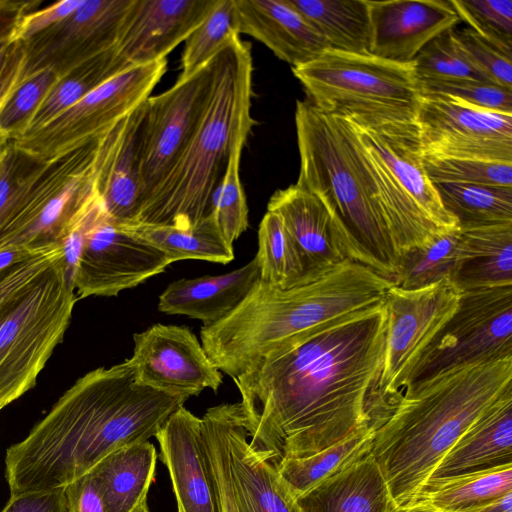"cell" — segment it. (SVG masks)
<instances>
[{"label":"cell","instance_id":"cell-35","mask_svg":"<svg viewBox=\"0 0 512 512\" xmlns=\"http://www.w3.org/2000/svg\"><path fill=\"white\" fill-rule=\"evenodd\" d=\"M259 279L283 289L304 284V264L300 252L282 219L267 211L258 229Z\"/></svg>","mask_w":512,"mask_h":512},{"label":"cell","instance_id":"cell-13","mask_svg":"<svg viewBox=\"0 0 512 512\" xmlns=\"http://www.w3.org/2000/svg\"><path fill=\"white\" fill-rule=\"evenodd\" d=\"M416 123L421 155L512 163V114L421 93Z\"/></svg>","mask_w":512,"mask_h":512},{"label":"cell","instance_id":"cell-55","mask_svg":"<svg viewBox=\"0 0 512 512\" xmlns=\"http://www.w3.org/2000/svg\"><path fill=\"white\" fill-rule=\"evenodd\" d=\"M395 512H444L433 505L421 501L415 500L410 503L398 506Z\"/></svg>","mask_w":512,"mask_h":512},{"label":"cell","instance_id":"cell-18","mask_svg":"<svg viewBox=\"0 0 512 512\" xmlns=\"http://www.w3.org/2000/svg\"><path fill=\"white\" fill-rule=\"evenodd\" d=\"M213 409L227 451L238 512H302L276 465L249 444L240 403Z\"/></svg>","mask_w":512,"mask_h":512},{"label":"cell","instance_id":"cell-53","mask_svg":"<svg viewBox=\"0 0 512 512\" xmlns=\"http://www.w3.org/2000/svg\"><path fill=\"white\" fill-rule=\"evenodd\" d=\"M46 245V244H45ZM29 247L22 245L7 246L0 249V273L12 266L32 257L42 247Z\"/></svg>","mask_w":512,"mask_h":512},{"label":"cell","instance_id":"cell-19","mask_svg":"<svg viewBox=\"0 0 512 512\" xmlns=\"http://www.w3.org/2000/svg\"><path fill=\"white\" fill-rule=\"evenodd\" d=\"M369 54L408 63L443 32L461 21L451 0H368Z\"/></svg>","mask_w":512,"mask_h":512},{"label":"cell","instance_id":"cell-14","mask_svg":"<svg viewBox=\"0 0 512 512\" xmlns=\"http://www.w3.org/2000/svg\"><path fill=\"white\" fill-rule=\"evenodd\" d=\"M170 264L165 253L115 223L105 209L86 235L72 283L77 300L116 296Z\"/></svg>","mask_w":512,"mask_h":512},{"label":"cell","instance_id":"cell-24","mask_svg":"<svg viewBox=\"0 0 512 512\" xmlns=\"http://www.w3.org/2000/svg\"><path fill=\"white\" fill-rule=\"evenodd\" d=\"M238 33L263 43L292 67L328 49L323 36L287 0H235Z\"/></svg>","mask_w":512,"mask_h":512},{"label":"cell","instance_id":"cell-2","mask_svg":"<svg viewBox=\"0 0 512 512\" xmlns=\"http://www.w3.org/2000/svg\"><path fill=\"white\" fill-rule=\"evenodd\" d=\"M187 400L137 384L128 359L86 373L7 449L10 494L65 487L113 451L155 437Z\"/></svg>","mask_w":512,"mask_h":512},{"label":"cell","instance_id":"cell-46","mask_svg":"<svg viewBox=\"0 0 512 512\" xmlns=\"http://www.w3.org/2000/svg\"><path fill=\"white\" fill-rule=\"evenodd\" d=\"M201 419L204 446L221 512H238L233 496L227 451L213 407L209 408Z\"/></svg>","mask_w":512,"mask_h":512},{"label":"cell","instance_id":"cell-38","mask_svg":"<svg viewBox=\"0 0 512 512\" xmlns=\"http://www.w3.org/2000/svg\"><path fill=\"white\" fill-rule=\"evenodd\" d=\"M235 35H239L235 0H217L185 40L178 79L188 78L204 67Z\"/></svg>","mask_w":512,"mask_h":512},{"label":"cell","instance_id":"cell-42","mask_svg":"<svg viewBox=\"0 0 512 512\" xmlns=\"http://www.w3.org/2000/svg\"><path fill=\"white\" fill-rule=\"evenodd\" d=\"M419 81L474 79L487 82L460 51L453 28L429 42L414 59Z\"/></svg>","mask_w":512,"mask_h":512},{"label":"cell","instance_id":"cell-5","mask_svg":"<svg viewBox=\"0 0 512 512\" xmlns=\"http://www.w3.org/2000/svg\"><path fill=\"white\" fill-rule=\"evenodd\" d=\"M252 71L251 46L235 35L217 54L213 91L198 128L135 223L189 228L209 216L230 155L255 123Z\"/></svg>","mask_w":512,"mask_h":512},{"label":"cell","instance_id":"cell-4","mask_svg":"<svg viewBox=\"0 0 512 512\" xmlns=\"http://www.w3.org/2000/svg\"><path fill=\"white\" fill-rule=\"evenodd\" d=\"M392 281L346 259L318 278L290 288L261 281L227 316L202 326L213 364L233 379L287 341L385 300Z\"/></svg>","mask_w":512,"mask_h":512},{"label":"cell","instance_id":"cell-11","mask_svg":"<svg viewBox=\"0 0 512 512\" xmlns=\"http://www.w3.org/2000/svg\"><path fill=\"white\" fill-rule=\"evenodd\" d=\"M461 294L449 279L419 289L392 285L387 290L386 347L377 395L388 410L407 387L427 347L455 313Z\"/></svg>","mask_w":512,"mask_h":512},{"label":"cell","instance_id":"cell-52","mask_svg":"<svg viewBox=\"0 0 512 512\" xmlns=\"http://www.w3.org/2000/svg\"><path fill=\"white\" fill-rule=\"evenodd\" d=\"M31 6L32 2L0 1V44L9 39L16 23Z\"/></svg>","mask_w":512,"mask_h":512},{"label":"cell","instance_id":"cell-3","mask_svg":"<svg viewBox=\"0 0 512 512\" xmlns=\"http://www.w3.org/2000/svg\"><path fill=\"white\" fill-rule=\"evenodd\" d=\"M512 388V358L459 366L406 388L371 454L398 506L412 502L470 425Z\"/></svg>","mask_w":512,"mask_h":512},{"label":"cell","instance_id":"cell-7","mask_svg":"<svg viewBox=\"0 0 512 512\" xmlns=\"http://www.w3.org/2000/svg\"><path fill=\"white\" fill-rule=\"evenodd\" d=\"M309 102L320 112L390 135L417 136L421 96L414 61L327 49L292 67Z\"/></svg>","mask_w":512,"mask_h":512},{"label":"cell","instance_id":"cell-15","mask_svg":"<svg viewBox=\"0 0 512 512\" xmlns=\"http://www.w3.org/2000/svg\"><path fill=\"white\" fill-rule=\"evenodd\" d=\"M133 340L128 360L139 385L189 399L206 388L217 392L223 382L222 372L186 326L155 324Z\"/></svg>","mask_w":512,"mask_h":512},{"label":"cell","instance_id":"cell-1","mask_svg":"<svg viewBox=\"0 0 512 512\" xmlns=\"http://www.w3.org/2000/svg\"><path fill=\"white\" fill-rule=\"evenodd\" d=\"M386 336L383 302L287 341L234 378L251 447L277 466L378 429L390 413L377 395Z\"/></svg>","mask_w":512,"mask_h":512},{"label":"cell","instance_id":"cell-10","mask_svg":"<svg viewBox=\"0 0 512 512\" xmlns=\"http://www.w3.org/2000/svg\"><path fill=\"white\" fill-rule=\"evenodd\" d=\"M166 69L162 59L111 77L32 135L14 140V147L48 160L99 139L150 97Z\"/></svg>","mask_w":512,"mask_h":512},{"label":"cell","instance_id":"cell-32","mask_svg":"<svg viewBox=\"0 0 512 512\" xmlns=\"http://www.w3.org/2000/svg\"><path fill=\"white\" fill-rule=\"evenodd\" d=\"M120 226L161 250L171 263L194 259L227 264L234 259L233 246L222 239L210 216L189 228L142 223Z\"/></svg>","mask_w":512,"mask_h":512},{"label":"cell","instance_id":"cell-26","mask_svg":"<svg viewBox=\"0 0 512 512\" xmlns=\"http://www.w3.org/2000/svg\"><path fill=\"white\" fill-rule=\"evenodd\" d=\"M259 280L254 257L246 265L221 275L181 278L170 283L159 296V311L198 319L203 326L227 316Z\"/></svg>","mask_w":512,"mask_h":512},{"label":"cell","instance_id":"cell-17","mask_svg":"<svg viewBox=\"0 0 512 512\" xmlns=\"http://www.w3.org/2000/svg\"><path fill=\"white\" fill-rule=\"evenodd\" d=\"M267 211L282 219L296 244L304 264V284L346 259L369 266L336 215L318 196L296 183L276 190Z\"/></svg>","mask_w":512,"mask_h":512},{"label":"cell","instance_id":"cell-25","mask_svg":"<svg viewBox=\"0 0 512 512\" xmlns=\"http://www.w3.org/2000/svg\"><path fill=\"white\" fill-rule=\"evenodd\" d=\"M351 124L364 151L384 168L439 230L447 232L460 227L443 206L424 170L419 137L384 134Z\"/></svg>","mask_w":512,"mask_h":512},{"label":"cell","instance_id":"cell-34","mask_svg":"<svg viewBox=\"0 0 512 512\" xmlns=\"http://www.w3.org/2000/svg\"><path fill=\"white\" fill-rule=\"evenodd\" d=\"M445 209L460 227L512 223V187L434 184Z\"/></svg>","mask_w":512,"mask_h":512},{"label":"cell","instance_id":"cell-8","mask_svg":"<svg viewBox=\"0 0 512 512\" xmlns=\"http://www.w3.org/2000/svg\"><path fill=\"white\" fill-rule=\"evenodd\" d=\"M76 301L62 256L0 312V410L34 387Z\"/></svg>","mask_w":512,"mask_h":512},{"label":"cell","instance_id":"cell-37","mask_svg":"<svg viewBox=\"0 0 512 512\" xmlns=\"http://www.w3.org/2000/svg\"><path fill=\"white\" fill-rule=\"evenodd\" d=\"M460 227L440 234L432 242L412 248L400 257L393 285L419 289L443 279H452L456 265Z\"/></svg>","mask_w":512,"mask_h":512},{"label":"cell","instance_id":"cell-12","mask_svg":"<svg viewBox=\"0 0 512 512\" xmlns=\"http://www.w3.org/2000/svg\"><path fill=\"white\" fill-rule=\"evenodd\" d=\"M216 69L217 55L193 75L177 79L168 90L145 101L140 144L141 209L198 128L211 98Z\"/></svg>","mask_w":512,"mask_h":512},{"label":"cell","instance_id":"cell-57","mask_svg":"<svg viewBox=\"0 0 512 512\" xmlns=\"http://www.w3.org/2000/svg\"><path fill=\"white\" fill-rule=\"evenodd\" d=\"M133 512H150L147 502L140 504Z\"/></svg>","mask_w":512,"mask_h":512},{"label":"cell","instance_id":"cell-6","mask_svg":"<svg viewBox=\"0 0 512 512\" xmlns=\"http://www.w3.org/2000/svg\"><path fill=\"white\" fill-rule=\"evenodd\" d=\"M295 125L300 157L296 184L326 204L369 266L392 281L399 256L353 125L320 112L308 100L297 101Z\"/></svg>","mask_w":512,"mask_h":512},{"label":"cell","instance_id":"cell-40","mask_svg":"<svg viewBox=\"0 0 512 512\" xmlns=\"http://www.w3.org/2000/svg\"><path fill=\"white\" fill-rule=\"evenodd\" d=\"M433 184L461 183L512 187V163L421 155Z\"/></svg>","mask_w":512,"mask_h":512},{"label":"cell","instance_id":"cell-29","mask_svg":"<svg viewBox=\"0 0 512 512\" xmlns=\"http://www.w3.org/2000/svg\"><path fill=\"white\" fill-rule=\"evenodd\" d=\"M156 462L155 446L143 441L113 451L90 470L101 487L108 512H133L147 502Z\"/></svg>","mask_w":512,"mask_h":512},{"label":"cell","instance_id":"cell-50","mask_svg":"<svg viewBox=\"0 0 512 512\" xmlns=\"http://www.w3.org/2000/svg\"><path fill=\"white\" fill-rule=\"evenodd\" d=\"M25 66L23 42L0 44V108L13 94L21 82Z\"/></svg>","mask_w":512,"mask_h":512},{"label":"cell","instance_id":"cell-33","mask_svg":"<svg viewBox=\"0 0 512 512\" xmlns=\"http://www.w3.org/2000/svg\"><path fill=\"white\" fill-rule=\"evenodd\" d=\"M377 428L366 427L308 457L281 461L276 467L297 498L337 471L371 451Z\"/></svg>","mask_w":512,"mask_h":512},{"label":"cell","instance_id":"cell-48","mask_svg":"<svg viewBox=\"0 0 512 512\" xmlns=\"http://www.w3.org/2000/svg\"><path fill=\"white\" fill-rule=\"evenodd\" d=\"M83 0H62L47 8L26 13L16 23L9 41L26 42L71 15Z\"/></svg>","mask_w":512,"mask_h":512},{"label":"cell","instance_id":"cell-44","mask_svg":"<svg viewBox=\"0 0 512 512\" xmlns=\"http://www.w3.org/2000/svg\"><path fill=\"white\" fill-rule=\"evenodd\" d=\"M421 93L447 95L468 105L512 114V89L474 79L419 81Z\"/></svg>","mask_w":512,"mask_h":512},{"label":"cell","instance_id":"cell-27","mask_svg":"<svg viewBox=\"0 0 512 512\" xmlns=\"http://www.w3.org/2000/svg\"><path fill=\"white\" fill-rule=\"evenodd\" d=\"M296 499L302 512H395L398 507L371 451Z\"/></svg>","mask_w":512,"mask_h":512},{"label":"cell","instance_id":"cell-31","mask_svg":"<svg viewBox=\"0 0 512 512\" xmlns=\"http://www.w3.org/2000/svg\"><path fill=\"white\" fill-rule=\"evenodd\" d=\"M325 39L328 49L369 54L368 0H287Z\"/></svg>","mask_w":512,"mask_h":512},{"label":"cell","instance_id":"cell-39","mask_svg":"<svg viewBox=\"0 0 512 512\" xmlns=\"http://www.w3.org/2000/svg\"><path fill=\"white\" fill-rule=\"evenodd\" d=\"M245 142L233 149L223 179L217 188L210 218L222 239L230 246L248 227V207L239 177V163Z\"/></svg>","mask_w":512,"mask_h":512},{"label":"cell","instance_id":"cell-16","mask_svg":"<svg viewBox=\"0 0 512 512\" xmlns=\"http://www.w3.org/2000/svg\"><path fill=\"white\" fill-rule=\"evenodd\" d=\"M132 1L83 0L66 19L23 42L25 66L21 81L44 68L52 69L59 79L113 48Z\"/></svg>","mask_w":512,"mask_h":512},{"label":"cell","instance_id":"cell-36","mask_svg":"<svg viewBox=\"0 0 512 512\" xmlns=\"http://www.w3.org/2000/svg\"><path fill=\"white\" fill-rule=\"evenodd\" d=\"M512 492V465L458 478L420 493L413 501L427 502L444 512H472Z\"/></svg>","mask_w":512,"mask_h":512},{"label":"cell","instance_id":"cell-41","mask_svg":"<svg viewBox=\"0 0 512 512\" xmlns=\"http://www.w3.org/2000/svg\"><path fill=\"white\" fill-rule=\"evenodd\" d=\"M460 21L512 55V0H451Z\"/></svg>","mask_w":512,"mask_h":512},{"label":"cell","instance_id":"cell-58","mask_svg":"<svg viewBox=\"0 0 512 512\" xmlns=\"http://www.w3.org/2000/svg\"><path fill=\"white\" fill-rule=\"evenodd\" d=\"M1 161V160H0Z\"/></svg>","mask_w":512,"mask_h":512},{"label":"cell","instance_id":"cell-49","mask_svg":"<svg viewBox=\"0 0 512 512\" xmlns=\"http://www.w3.org/2000/svg\"><path fill=\"white\" fill-rule=\"evenodd\" d=\"M67 512H108L101 487L87 472L64 487Z\"/></svg>","mask_w":512,"mask_h":512},{"label":"cell","instance_id":"cell-47","mask_svg":"<svg viewBox=\"0 0 512 512\" xmlns=\"http://www.w3.org/2000/svg\"><path fill=\"white\" fill-rule=\"evenodd\" d=\"M62 256L60 244L49 243L32 257L0 273V312Z\"/></svg>","mask_w":512,"mask_h":512},{"label":"cell","instance_id":"cell-43","mask_svg":"<svg viewBox=\"0 0 512 512\" xmlns=\"http://www.w3.org/2000/svg\"><path fill=\"white\" fill-rule=\"evenodd\" d=\"M453 36L463 56L487 82L512 89V55L469 27L453 28Z\"/></svg>","mask_w":512,"mask_h":512},{"label":"cell","instance_id":"cell-28","mask_svg":"<svg viewBox=\"0 0 512 512\" xmlns=\"http://www.w3.org/2000/svg\"><path fill=\"white\" fill-rule=\"evenodd\" d=\"M451 281L461 292L512 285V223L460 227Z\"/></svg>","mask_w":512,"mask_h":512},{"label":"cell","instance_id":"cell-22","mask_svg":"<svg viewBox=\"0 0 512 512\" xmlns=\"http://www.w3.org/2000/svg\"><path fill=\"white\" fill-rule=\"evenodd\" d=\"M145 101L99 141L97 191L109 217L119 225L135 223L141 209L140 144Z\"/></svg>","mask_w":512,"mask_h":512},{"label":"cell","instance_id":"cell-20","mask_svg":"<svg viewBox=\"0 0 512 512\" xmlns=\"http://www.w3.org/2000/svg\"><path fill=\"white\" fill-rule=\"evenodd\" d=\"M217 0H133L124 18L118 53L132 66L166 59L203 21Z\"/></svg>","mask_w":512,"mask_h":512},{"label":"cell","instance_id":"cell-51","mask_svg":"<svg viewBox=\"0 0 512 512\" xmlns=\"http://www.w3.org/2000/svg\"><path fill=\"white\" fill-rule=\"evenodd\" d=\"M2 512H67L64 487L11 495Z\"/></svg>","mask_w":512,"mask_h":512},{"label":"cell","instance_id":"cell-30","mask_svg":"<svg viewBox=\"0 0 512 512\" xmlns=\"http://www.w3.org/2000/svg\"><path fill=\"white\" fill-rule=\"evenodd\" d=\"M131 67L115 46L74 67L57 80L12 140L32 135L91 90Z\"/></svg>","mask_w":512,"mask_h":512},{"label":"cell","instance_id":"cell-54","mask_svg":"<svg viewBox=\"0 0 512 512\" xmlns=\"http://www.w3.org/2000/svg\"><path fill=\"white\" fill-rule=\"evenodd\" d=\"M472 512H512V492L500 496Z\"/></svg>","mask_w":512,"mask_h":512},{"label":"cell","instance_id":"cell-45","mask_svg":"<svg viewBox=\"0 0 512 512\" xmlns=\"http://www.w3.org/2000/svg\"><path fill=\"white\" fill-rule=\"evenodd\" d=\"M57 80L58 75L49 68L23 79L0 108V130L12 140Z\"/></svg>","mask_w":512,"mask_h":512},{"label":"cell","instance_id":"cell-9","mask_svg":"<svg viewBox=\"0 0 512 512\" xmlns=\"http://www.w3.org/2000/svg\"><path fill=\"white\" fill-rule=\"evenodd\" d=\"M505 358H512V285L465 291L406 388L459 366Z\"/></svg>","mask_w":512,"mask_h":512},{"label":"cell","instance_id":"cell-23","mask_svg":"<svg viewBox=\"0 0 512 512\" xmlns=\"http://www.w3.org/2000/svg\"><path fill=\"white\" fill-rule=\"evenodd\" d=\"M508 465H512V388L470 425L437 464L420 493Z\"/></svg>","mask_w":512,"mask_h":512},{"label":"cell","instance_id":"cell-21","mask_svg":"<svg viewBox=\"0 0 512 512\" xmlns=\"http://www.w3.org/2000/svg\"><path fill=\"white\" fill-rule=\"evenodd\" d=\"M178 512H221L202 433V419L184 406L156 434Z\"/></svg>","mask_w":512,"mask_h":512},{"label":"cell","instance_id":"cell-56","mask_svg":"<svg viewBox=\"0 0 512 512\" xmlns=\"http://www.w3.org/2000/svg\"><path fill=\"white\" fill-rule=\"evenodd\" d=\"M10 140V136L0 130V160L4 157L10 147Z\"/></svg>","mask_w":512,"mask_h":512}]
</instances>
